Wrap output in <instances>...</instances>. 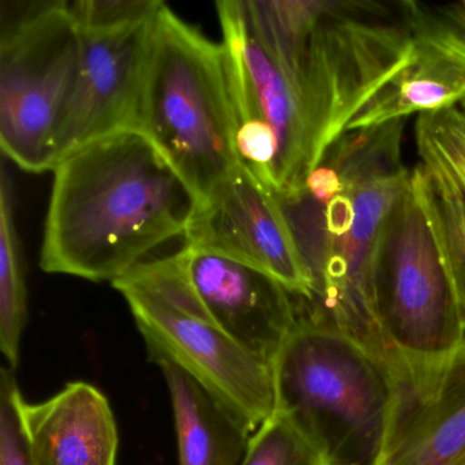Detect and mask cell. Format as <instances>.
Segmentation results:
<instances>
[{"label":"cell","instance_id":"5bb4252c","mask_svg":"<svg viewBox=\"0 0 465 465\" xmlns=\"http://www.w3.org/2000/svg\"><path fill=\"white\" fill-rule=\"evenodd\" d=\"M170 391L179 465H241L252 429L170 361H157Z\"/></svg>","mask_w":465,"mask_h":465},{"label":"cell","instance_id":"44dd1931","mask_svg":"<svg viewBox=\"0 0 465 465\" xmlns=\"http://www.w3.org/2000/svg\"><path fill=\"white\" fill-rule=\"evenodd\" d=\"M411 12L416 45L465 73V0L411 2Z\"/></svg>","mask_w":465,"mask_h":465},{"label":"cell","instance_id":"7c38bea8","mask_svg":"<svg viewBox=\"0 0 465 465\" xmlns=\"http://www.w3.org/2000/svg\"><path fill=\"white\" fill-rule=\"evenodd\" d=\"M154 17L114 31H81L83 66L56 141V164L97 138L138 130Z\"/></svg>","mask_w":465,"mask_h":465},{"label":"cell","instance_id":"2e32d148","mask_svg":"<svg viewBox=\"0 0 465 465\" xmlns=\"http://www.w3.org/2000/svg\"><path fill=\"white\" fill-rule=\"evenodd\" d=\"M465 451V366L435 404L402 427L382 465H453Z\"/></svg>","mask_w":465,"mask_h":465},{"label":"cell","instance_id":"8992f818","mask_svg":"<svg viewBox=\"0 0 465 465\" xmlns=\"http://www.w3.org/2000/svg\"><path fill=\"white\" fill-rule=\"evenodd\" d=\"M0 146L28 173L53 171L83 66L69 2H2Z\"/></svg>","mask_w":465,"mask_h":465},{"label":"cell","instance_id":"8fae6325","mask_svg":"<svg viewBox=\"0 0 465 465\" xmlns=\"http://www.w3.org/2000/svg\"><path fill=\"white\" fill-rule=\"evenodd\" d=\"M175 257L212 321L273 366L306 301L272 274L222 252L186 243Z\"/></svg>","mask_w":465,"mask_h":465},{"label":"cell","instance_id":"9a60e30c","mask_svg":"<svg viewBox=\"0 0 465 465\" xmlns=\"http://www.w3.org/2000/svg\"><path fill=\"white\" fill-rule=\"evenodd\" d=\"M465 97V73L418 45V54L386 83L348 124L347 132L404 121L413 114H431Z\"/></svg>","mask_w":465,"mask_h":465},{"label":"cell","instance_id":"7402d4cb","mask_svg":"<svg viewBox=\"0 0 465 465\" xmlns=\"http://www.w3.org/2000/svg\"><path fill=\"white\" fill-rule=\"evenodd\" d=\"M81 31L104 32L151 20L164 2L159 0H78L69 2Z\"/></svg>","mask_w":465,"mask_h":465},{"label":"cell","instance_id":"d6986e66","mask_svg":"<svg viewBox=\"0 0 465 465\" xmlns=\"http://www.w3.org/2000/svg\"><path fill=\"white\" fill-rule=\"evenodd\" d=\"M331 440L276 410L252 434L241 465H333Z\"/></svg>","mask_w":465,"mask_h":465},{"label":"cell","instance_id":"603a6c76","mask_svg":"<svg viewBox=\"0 0 465 465\" xmlns=\"http://www.w3.org/2000/svg\"><path fill=\"white\" fill-rule=\"evenodd\" d=\"M23 399L15 370L2 367L0 374V465H34L21 418Z\"/></svg>","mask_w":465,"mask_h":465},{"label":"cell","instance_id":"d4e9b609","mask_svg":"<svg viewBox=\"0 0 465 465\" xmlns=\"http://www.w3.org/2000/svg\"><path fill=\"white\" fill-rule=\"evenodd\" d=\"M465 366V340L462 342L461 348H460L459 355H457L456 359V369H460V367Z\"/></svg>","mask_w":465,"mask_h":465},{"label":"cell","instance_id":"4316f807","mask_svg":"<svg viewBox=\"0 0 465 465\" xmlns=\"http://www.w3.org/2000/svg\"><path fill=\"white\" fill-rule=\"evenodd\" d=\"M333 465H344V464H341V462H340V461H339V460H337V461H336V462H334V464H333Z\"/></svg>","mask_w":465,"mask_h":465},{"label":"cell","instance_id":"7a4b0ae2","mask_svg":"<svg viewBox=\"0 0 465 465\" xmlns=\"http://www.w3.org/2000/svg\"><path fill=\"white\" fill-rule=\"evenodd\" d=\"M244 5L325 154L361 108L418 54L411 2Z\"/></svg>","mask_w":465,"mask_h":465},{"label":"cell","instance_id":"484cf974","mask_svg":"<svg viewBox=\"0 0 465 465\" xmlns=\"http://www.w3.org/2000/svg\"><path fill=\"white\" fill-rule=\"evenodd\" d=\"M453 465H465V451L456 460Z\"/></svg>","mask_w":465,"mask_h":465},{"label":"cell","instance_id":"9c48e42d","mask_svg":"<svg viewBox=\"0 0 465 465\" xmlns=\"http://www.w3.org/2000/svg\"><path fill=\"white\" fill-rule=\"evenodd\" d=\"M216 6L238 126L260 124L274 135L273 194H298L306 189L310 173L322 163L325 152L273 56L252 28L244 0H223Z\"/></svg>","mask_w":465,"mask_h":465},{"label":"cell","instance_id":"e0dca14e","mask_svg":"<svg viewBox=\"0 0 465 465\" xmlns=\"http://www.w3.org/2000/svg\"><path fill=\"white\" fill-rule=\"evenodd\" d=\"M411 184L434 233L465 339V197L440 168L421 160L411 171Z\"/></svg>","mask_w":465,"mask_h":465},{"label":"cell","instance_id":"cb8c5ba5","mask_svg":"<svg viewBox=\"0 0 465 465\" xmlns=\"http://www.w3.org/2000/svg\"><path fill=\"white\" fill-rule=\"evenodd\" d=\"M306 190L318 203L326 206L341 192V182L331 167L320 164L310 173L306 182Z\"/></svg>","mask_w":465,"mask_h":465},{"label":"cell","instance_id":"30bf717a","mask_svg":"<svg viewBox=\"0 0 465 465\" xmlns=\"http://www.w3.org/2000/svg\"><path fill=\"white\" fill-rule=\"evenodd\" d=\"M184 238L255 266L312 302V276L279 198L243 165L198 206Z\"/></svg>","mask_w":465,"mask_h":465},{"label":"cell","instance_id":"6da1fadb","mask_svg":"<svg viewBox=\"0 0 465 465\" xmlns=\"http://www.w3.org/2000/svg\"><path fill=\"white\" fill-rule=\"evenodd\" d=\"M40 266L114 282L175 236L198 200L140 130L97 138L54 168Z\"/></svg>","mask_w":465,"mask_h":465},{"label":"cell","instance_id":"3957f363","mask_svg":"<svg viewBox=\"0 0 465 465\" xmlns=\"http://www.w3.org/2000/svg\"><path fill=\"white\" fill-rule=\"evenodd\" d=\"M321 164L337 173L355 213L350 230L328 232L325 263L307 315L366 356L397 399L411 404L415 391L410 367L389 331L378 291L383 227L411 179L401 163V141L389 135L352 138L331 149Z\"/></svg>","mask_w":465,"mask_h":465},{"label":"cell","instance_id":"ba28073f","mask_svg":"<svg viewBox=\"0 0 465 465\" xmlns=\"http://www.w3.org/2000/svg\"><path fill=\"white\" fill-rule=\"evenodd\" d=\"M273 372L276 410L323 437L328 421H340L358 440L369 465L383 464L408 421L407 411L382 372L341 337L310 320L304 307Z\"/></svg>","mask_w":465,"mask_h":465},{"label":"cell","instance_id":"277c9868","mask_svg":"<svg viewBox=\"0 0 465 465\" xmlns=\"http://www.w3.org/2000/svg\"><path fill=\"white\" fill-rule=\"evenodd\" d=\"M138 130L200 205L241 167L224 45L206 39L165 4L152 28Z\"/></svg>","mask_w":465,"mask_h":465},{"label":"cell","instance_id":"ffe728a7","mask_svg":"<svg viewBox=\"0 0 465 465\" xmlns=\"http://www.w3.org/2000/svg\"><path fill=\"white\" fill-rule=\"evenodd\" d=\"M416 145L421 162L440 168L465 197V97L445 110L419 116Z\"/></svg>","mask_w":465,"mask_h":465},{"label":"cell","instance_id":"4fadbf2b","mask_svg":"<svg viewBox=\"0 0 465 465\" xmlns=\"http://www.w3.org/2000/svg\"><path fill=\"white\" fill-rule=\"evenodd\" d=\"M34 465H116L118 427L107 397L88 382H70L42 402L21 399Z\"/></svg>","mask_w":465,"mask_h":465},{"label":"cell","instance_id":"5b68a950","mask_svg":"<svg viewBox=\"0 0 465 465\" xmlns=\"http://www.w3.org/2000/svg\"><path fill=\"white\" fill-rule=\"evenodd\" d=\"M129 304L149 358L170 361L211 391L254 432L276 411L273 366L206 314L175 254L145 261L113 282Z\"/></svg>","mask_w":465,"mask_h":465},{"label":"cell","instance_id":"52a82bcc","mask_svg":"<svg viewBox=\"0 0 465 465\" xmlns=\"http://www.w3.org/2000/svg\"><path fill=\"white\" fill-rule=\"evenodd\" d=\"M378 291L383 317L410 367L416 401L423 410L450 385L464 333L434 233L411 179L383 227Z\"/></svg>","mask_w":465,"mask_h":465},{"label":"cell","instance_id":"ac0fdd59","mask_svg":"<svg viewBox=\"0 0 465 465\" xmlns=\"http://www.w3.org/2000/svg\"><path fill=\"white\" fill-rule=\"evenodd\" d=\"M15 219V192L4 171L0 181V350L13 370L20 359L28 321V291Z\"/></svg>","mask_w":465,"mask_h":465}]
</instances>
